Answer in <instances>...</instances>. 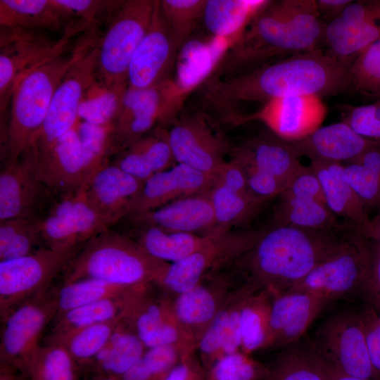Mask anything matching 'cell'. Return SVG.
Segmentation results:
<instances>
[{"label": "cell", "mask_w": 380, "mask_h": 380, "mask_svg": "<svg viewBox=\"0 0 380 380\" xmlns=\"http://www.w3.org/2000/svg\"><path fill=\"white\" fill-rule=\"evenodd\" d=\"M167 264L149 255L135 239L108 229L82 245L63 270V283L92 279L135 286L153 283Z\"/></svg>", "instance_id": "277c9868"}, {"label": "cell", "mask_w": 380, "mask_h": 380, "mask_svg": "<svg viewBox=\"0 0 380 380\" xmlns=\"http://www.w3.org/2000/svg\"><path fill=\"white\" fill-rule=\"evenodd\" d=\"M142 285L124 295L102 299L56 315L49 343L91 325L125 318L134 296Z\"/></svg>", "instance_id": "d6a6232c"}, {"label": "cell", "mask_w": 380, "mask_h": 380, "mask_svg": "<svg viewBox=\"0 0 380 380\" xmlns=\"http://www.w3.org/2000/svg\"><path fill=\"white\" fill-rule=\"evenodd\" d=\"M326 25L317 12L315 0L270 1L218 69L233 77L241 69L277 56L319 49L324 43Z\"/></svg>", "instance_id": "3957f363"}, {"label": "cell", "mask_w": 380, "mask_h": 380, "mask_svg": "<svg viewBox=\"0 0 380 380\" xmlns=\"http://www.w3.org/2000/svg\"><path fill=\"white\" fill-rule=\"evenodd\" d=\"M96 42L87 35L69 54H62L25 76L11 99V110L5 139L7 163L16 161L28 148L34 135L46 119L53 94L68 70Z\"/></svg>", "instance_id": "5b68a950"}, {"label": "cell", "mask_w": 380, "mask_h": 380, "mask_svg": "<svg viewBox=\"0 0 380 380\" xmlns=\"http://www.w3.org/2000/svg\"><path fill=\"white\" fill-rule=\"evenodd\" d=\"M331 301L322 296L305 292H286L274 296L263 350L284 348L299 341Z\"/></svg>", "instance_id": "cb8c5ba5"}, {"label": "cell", "mask_w": 380, "mask_h": 380, "mask_svg": "<svg viewBox=\"0 0 380 380\" xmlns=\"http://www.w3.org/2000/svg\"><path fill=\"white\" fill-rule=\"evenodd\" d=\"M37 222L44 246L57 250L80 249L112 226L88 203L80 190L63 194Z\"/></svg>", "instance_id": "5bb4252c"}, {"label": "cell", "mask_w": 380, "mask_h": 380, "mask_svg": "<svg viewBox=\"0 0 380 380\" xmlns=\"http://www.w3.org/2000/svg\"><path fill=\"white\" fill-rule=\"evenodd\" d=\"M262 232L218 229L196 251L179 261L168 263L153 284L172 297L186 292L206 275L236 262L254 246Z\"/></svg>", "instance_id": "ba28073f"}, {"label": "cell", "mask_w": 380, "mask_h": 380, "mask_svg": "<svg viewBox=\"0 0 380 380\" xmlns=\"http://www.w3.org/2000/svg\"><path fill=\"white\" fill-rule=\"evenodd\" d=\"M380 39V0L353 1L327 23L324 43L328 53L348 65Z\"/></svg>", "instance_id": "d6986e66"}, {"label": "cell", "mask_w": 380, "mask_h": 380, "mask_svg": "<svg viewBox=\"0 0 380 380\" xmlns=\"http://www.w3.org/2000/svg\"><path fill=\"white\" fill-rule=\"evenodd\" d=\"M372 282L380 291V244L379 243L376 244V248L371 255L370 271L365 286Z\"/></svg>", "instance_id": "94428289"}, {"label": "cell", "mask_w": 380, "mask_h": 380, "mask_svg": "<svg viewBox=\"0 0 380 380\" xmlns=\"http://www.w3.org/2000/svg\"><path fill=\"white\" fill-rule=\"evenodd\" d=\"M352 0H315L320 18L328 23L338 17Z\"/></svg>", "instance_id": "91938a15"}, {"label": "cell", "mask_w": 380, "mask_h": 380, "mask_svg": "<svg viewBox=\"0 0 380 380\" xmlns=\"http://www.w3.org/2000/svg\"><path fill=\"white\" fill-rule=\"evenodd\" d=\"M207 0H162L160 10L179 49L203 19Z\"/></svg>", "instance_id": "c3c4849f"}, {"label": "cell", "mask_w": 380, "mask_h": 380, "mask_svg": "<svg viewBox=\"0 0 380 380\" xmlns=\"http://www.w3.org/2000/svg\"><path fill=\"white\" fill-rule=\"evenodd\" d=\"M280 196L278 224L318 229L343 223L327 205L320 183L310 166H303Z\"/></svg>", "instance_id": "7402d4cb"}, {"label": "cell", "mask_w": 380, "mask_h": 380, "mask_svg": "<svg viewBox=\"0 0 380 380\" xmlns=\"http://www.w3.org/2000/svg\"><path fill=\"white\" fill-rule=\"evenodd\" d=\"M326 107L317 96H289L264 103L251 114L230 115V121L241 124L249 121L263 122L272 132L284 141L300 140L321 127Z\"/></svg>", "instance_id": "ac0fdd59"}, {"label": "cell", "mask_w": 380, "mask_h": 380, "mask_svg": "<svg viewBox=\"0 0 380 380\" xmlns=\"http://www.w3.org/2000/svg\"><path fill=\"white\" fill-rule=\"evenodd\" d=\"M49 291L24 302L1 319L0 357L3 365L25 368L39 346L42 331L58 312Z\"/></svg>", "instance_id": "9a60e30c"}, {"label": "cell", "mask_w": 380, "mask_h": 380, "mask_svg": "<svg viewBox=\"0 0 380 380\" xmlns=\"http://www.w3.org/2000/svg\"><path fill=\"white\" fill-rule=\"evenodd\" d=\"M136 286L127 287L84 279L63 283L54 290L50 289V293L56 303L58 315L90 303L124 295Z\"/></svg>", "instance_id": "7bdbcfd3"}, {"label": "cell", "mask_w": 380, "mask_h": 380, "mask_svg": "<svg viewBox=\"0 0 380 380\" xmlns=\"http://www.w3.org/2000/svg\"><path fill=\"white\" fill-rule=\"evenodd\" d=\"M80 249L43 246L29 255L0 261L1 319L24 302L49 291L53 279Z\"/></svg>", "instance_id": "30bf717a"}, {"label": "cell", "mask_w": 380, "mask_h": 380, "mask_svg": "<svg viewBox=\"0 0 380 380\" xmlns=\"http://www.w3.org/2000/svg\"><path fill=\"white\" fill-rule=\"evenodd\" d=\"M128 82L108 85L97 77L84 92L78 119L98 125H115Z\"/></svg>", "instance_id": "ab89813d"}, {"label": "cell", "mask_w": 380, "mask_h": 380, "mask_svg": "<svg viewBox=\"0 0 380 380\" xmlns=\"http://www.w3.org/2000/svg\"><path fill=\"white\" fill-rule=\"evenodd\" d=\"M230 152L232 158L273 176L285 189L303 167L286 141L274 134L254 137Z\"/></svg>", "instance_id": "4dcf8cb0"}, {"label": "cell", "mask_w": 380, "mask_h": 380, "mask_svg": "<svg viewBox=\"0 0 380 380\" xmlns=\"http://www.w3.org/2000/svg\"><path fill=\"white\" fill-rule=\"evenodd\" d=\"M215 182V175L176 163L144 182L127 217L145 213L177 199L209 191Z\"/></svg>", "instance_id": "d4e9b609"}, {"label": "cell", "mask_w": 380, "mask_h": 380, "mask_svg": "<svg viewBox=\"0 0 380 380\" xmlns=\"http://www.w3.org/2000/svg\"><path fill=\"white\" fill-rule=\"evenodd\" d=\"M363 320L367 350L377 380H380V324L371 310L360 314Z\"/></svg>", "instance_id": "680465c9"}, {"label": "cell", "mask_w": 380, "mask_h": 380, "mask_svg": "<svg viewBox=\"0 0 380 380\" xmlns=\"http://www.w3.org/2000/svg\"><path fill=\"white\" fill-rule=\"evenodd\" d=\"M98 45L91 47L65 73L53 94L44 124L28 148L42 151L74 128L83 95L96 77Z\"/></svg>", "instance_id": "7c38bea8"}, {"label": "cell", "mask_w": 380, "mask_h": 380, "mask_svg": "<svg viewBox=\"0 0 380 380\" xmlns=\"http://www.w3.org/2000/svg\"><path fill=\"white\" fill-rule=\"evenodd\" d=\"M176 163L216 175L227 161L228 144L206 115L201 113L182 116L167 132Z\"/></svg>", "instance_id": "e0dca14e"}, {"label": "cell", "mask_w": 380, "mask_h": 380, "mask_svg": "<svg viewBox=\"0 0 380 380\" xmlns=\"http://www.w3.org/2000/svg\"><path fill=\"white\" fill-rule=\"evenodd\" d=\"M358 229L349 222L318 229L277 224L263 230L236 262L243 270L246 281L276 296L298 284L341 249Z\"/></svg>", "instance_id": "7a4b0ae2"}, {"label": "cell", "mask_w": 380, "mask_h": 380, "mask_svg": "<svg viewBox=\"0 0 380 380\" xmlns=\"http://www.w3.org/2000/svg\"><path fill=\"white\" fill-rule=\"evenodd\" d=\"M236 161L242 167L246 174L248 187L257 198L265 202L280 196L285 190L283 185L273 176L250 165Z\"/></svg>", "instance_id": "9f6ffc18"}, {"label": "cell", "mask_w": 380, "mask_h": 380, "mask_svg": "<svg viewBox=\"0 0 380 380\" xmlns=\"http://www.w3.org/2000/svg\"><path fill=\"white\" fill-rule=\"evenodd\" d=\"M162 380H206V370L197 350L184 355Z\"/></svg>", "instance_id": "6f0895ef"}, {"label": "cell", "mask_w": 380, "mask_h": 380, "mask_svg": "<svg viewBox=\"0 0 380 380\" xmlns=\"http://www.w3.org/2000/svg\"><path fill=\"white\" fill-rule=\"evenodd\" d=\"M136 241L152 257L172 263L201 248L218 229L205 234L168 232L151 226H141Z\"/></svg>", "instance_id": "d590c367"}, {"label": "cell", "mask_w": 380, "mask_h": 380, "mask_svg": "<svg viewBox=\"0 0 380 380\" xmlns=\"http://www.w3.org/2000/svg\"><path fill=\"white\" fill-rule=\"evenodd\" d=\"M69 19L53 0H1V27L60 30Z\"/></svg>", "instance_id": "74e56055"}, {"label": "cell", "mask_w": 380, "mask_h": 380, "mask_svg": "<svg viewBox=\"0 0 380 380\" xmlns=\"http://www.w3.org/2000/svg\"><path fill=\"white\" fill-rule=\"evenodd\" d=\"M75 127L82 153L85 184L99 169L110 163L115 125H98L78 119Z\"/></svg>", "instance_id": "bcb514c9"}, {"label": "cell", "mask_w": 380, "mask_h": 380, "mask_svg": "<svg viewBox=\"0 0 380 380\" xmlns=\"http://www.w3.org/2000/svg\"><path fill=\"white\" fill-rule=\"evenodd\" d=\"M128 148L137 154L153 174L175 165L167 132L162 129L152 135L143 137Z\"/></svg>", "instance_id": "f5cc1de1"}, {"label": "cell", "mask_w": 380, "mask_h": 380, "mask_svg": "<svg viewBox=\"0 0 380 380\" xmlns=\"http://www.w3.org/2000/svg\"><path fill=\"white\" fill-rule=\"evenodd\" d=\"M122 319L91 325L51 343L64 346L77 363L91 362L106 345Z\"/></svg>", "instance_id": "7dc6e473"}, {"label": "cell", "mask_w": 380, "mask_h": 380, "mask_svg": "<svg viewBox=\"0 0 380 380\" xmlns=\"http://www.w3.org/2000/svg\"><path fill=\"white\" fill-rule=\"evenodd\" d=\"M380 99V98H379Z\"/></svg>", "instance_id": "003e7915"}, {"label": "cell", "mask_w": 380, "mask_h": 380, "mask_svg": "<svg viewBox=\"0 0 380 380\" xmlns=\"http://www.w3.org/2000/svg\"><path fill=\"white\" fill-rule=\"evenodd\" d=\"M54 4L69 18H80L82 21L92 25L103 16L114 15L124 1L91 0H53Z\"/></svg>", "instance_id": "db71d44e"}, {"label": "cell", "mask_w": 380, "mask_h": 380, "mask_svg": "<svg viewBox=\"0 0 380 380\" xmlns=\"http://www.w3.org/2000/svg\"><path fill=\"white\" fill-rule=\"evenodd\" d=\"M146 349L124 318L91 363L104 374L119 379L137 362Z\"/></svg>", "instance_id": "8d00e7d4"}, {"label": "cell", "mask_w": 380, "mask_h": 380, "mask_svg": "<svg viewBox=\"0 0 380 380\" xmlns=\"http://www.w3.org/2000/svg\"><path fill=\"white\" fill-rule=\"evenodd\" d=\"M144 182L113 163L99 169L79 190L88 203L111 225L127 216Z\"/></svg>", "instance_id": "4316f807"}, {"label": "cell", "mask_w": 380, "mask_h": 380, "mask_svg": "<svg viewBox=\"0 0 380 380\" xmlns=\"http://www.w3.org/2000/svg\"><path fill=\"white\" fill-rule=\"evenodd\" d=\"M267 0H207L203 21L212 36L241 38Z\"/></svg>", "instance_id": "e575fe53"}, {"label": "cell", "mask_w": 380, "mask_h": 380, "mask_svg": "<svg viewBox=\"0 0 380 380\" xmlns=\"http://www.w3.org/2000/svg\"><path fill=\"white\" fill-rule=\"evenodd\" d=\"M365 240L360 228L341 249L286 292L310 293L332 301L365 286L372 255Z\"/></svg>", "instance_id": "8fae6325"}, {"label": "cell", "mask_w": 380, "mask_h": 380, "mask_svg": "<svg viewBox=\"0 0 380 380\" xmlns=\"http://www.w3.org/2000/svg\"><path fill=\"white\" fill-rule=\"evenodd\" d=\"M239 37L212 36L189 39L179 49L175 77L165 83L167 113L173 118L185 99L206 82L239 40Z\"/></svg>", "instance_id": "4fadbf2b"}, {"label": "cell", "mask_w": 380, "mask_h": 380, "mask_svg": "<svg viewBox=\"0 0 380 380\" xmlns=\"http://www.w3.org/2000/svg\"><path fill=\"white\" fill-rule=\"evenodd\" d=\"M310 167L320 183L329 210L349 223L364 227L369 220L367 209L348 182L343 164L315 160Z\"/></svg>", "instance_id": "1f68e13d"}, {"label": "cell", "mask_w": 380, "mask_h": 380, "mask_svg": "<svg viewBox=\"0 0 380 380\" xmlns=\"http://www.w3.org/2000/svg\"><path fill=\"white\" fill-rule=\"evenodd\" d=\"M343 121L359 134L380 140V99L370 104L352 107Z\"/></svg>", "instance_id": "11a10c76"}, {"label": "cell", "mask_w": 380, "mask_h": 380, "mask_svg": "<svg viewBox=\"0 0 380 380\" xmlns=\"http://www.w3.org/2000/svg\"><path fill=\"white\" fill-rule=\"evenodd\" d=\"M172 300V296L156 284H144L135 293L125 319L146 348L175 345L188 353L196 350L176 320Z\"/></svg>", "instance_id": "2e32d148"}, {"label": "cell", "mask_w": 380, "mask_h": 380, "mask_svg": "<svg viewBox=\"0 0 380 380\" xmlns=\"http://www.w3.org/2000/svg\"><path fill=\"white\" fill-rule=\"evenodd\" d=\"M360 231L365 239H373L380 244V213L369 219V222L360 228Z\"/></svg>", "instance_id": "6125c7cd"}, {"label": "cell", "mask_w": 380, "mask_h": 380, "mask_svg": "<svg viewBox=\"0 0 380 380\" xmlns=\"http://www.w3.org/2000/svg\"><path fill=\"white\" fill-rule=\"evenodd\" d=\"M267 367L262 380H330L333 372L310 341L300 340L284 347Z\"/></svg>", "instance_id": "836d02e7"}, {"label": "cell", "mask_w": 380, "mask_h": 380, "mask_svg": "<svg viewBox=\"0 0 380 380\" xmlns=\"http://www.w3.org/2000/svg\"><path fill=\"white\" fill-rule=\"evenodd\" d=\"M310 341L318 355L337 372L357 378L377 380L360 314L343 309L329 315Z\"/></svg>", "instance_id": "9c48e42d"}, {"label": "cell", "mask_w": 380, "mask_h": 380, "mask_svg": "<svg viewBox=\"0 0 380 380\" xmlns=\"http://www.w3.org/2000/svg\"><path fill=\"white\" fill-rule=\"evenodd\" d=\"M353 92L349 65L320 49L224 80H213L208 99L217 106L261 102L289 96H334Z\"/></svg>", "instance_id": "6da1fadb"}, {"label": "cell", "mask_w": 380, "mask_h": 380, "mask_svg": "<svg viewBox=\"0 0 380 380\" xmlns=\"http://www.w3.org/2000/svg\"><path fill=\"white\" fill-rule=\"evenodd\" d=\"M178 48L163 16L160 1L155 7L150 27L129 63L128 86L146 89L159 85L170 77Z\"/></svg>", "instance_id": "44dd1931"}, {"label": "cell", "mask_w": 380, "mask_h": 380, "mask_svg": "<svg viewBox=\"0 0 380 380\" xmlns=\"http://www.w3.org/2000/svg\"><path fill=\"white\" fill-rule=\"evenodd\" d=\"M298 157H308L310 161L348 163L357 158L380 140L366 138L357 133L344 121L320 127L306 137L288 142Z\"/></svg>", "instance_id": "f1b7e54d"}, {"label": "cell", "mask_w": 380, "mask_h": 380, "mask_svg": "<svg viewBox=\"0 0 380 380\" xmlns=\"http://www.w3.org/2000/svg\"><path fill=\"white\" fill-rule=\"evenodd\" d=\"M274 296L257 289L246 300L241 312V351L247 355L263 350L268 336Z\"/></svg>", "instance_id": "f35d334b"}, {"label": "cell", "mask_w": 380, "mask_h": 380, "mask_svg": "<svg viewBox=\"0 0 380 380\" xmlns=\"http://www.w3.org/2000/svg\"><path fill=\"white\" fill-rule=\"evenodd\" d=\"M87 24L69 25L58 40H51L37 30L1 27L0 109L4 111L12 94L30 72L64 53L71 38Z\"/></svg>", "instance_id": "8992f818"}, {"label": "cell", "mask_w": 380, "mask_h": 380, "mask_svg": "<svg viewBox=\"0 0 380 380\" xmlns=\"http://www.w3.org/2000/svg\"><path fill=\"white\" fill-rule=\"evenodd\" d=\"M215 229L229 231L253 217L264 201L250 192H240L215 183L210 190Z\"/></svg>", "instance_id": "60d3db41"}, {"label": "cell", "mask_w": 380, "mask_h": 380, "mask_svg": "<svg viewBox=\"0 0 380 380\" xmlns=\"http://www.w3.org/2000/svg\"><path fill=\"white\" fill-rule=\"evenodd\" d=\"M37 219L17 217L0 222V261L25 257L45 246Z\"/></svg>", "instance_id": "ee69618b"}, {"label": "cell", "mask_w": 380, "mask_h": 380, "mask_svg": "<svg viewBox=\"0 0 380 380\" xmlns=\"http://www.w3.org/2000/svg\"><path fill=\"white\" fill-rule=\"evenodd\" d=\"M210 190L177 199L130 219L138 227H156L176 232L209 233L215 228Z\"/></svg>", "instance_id": "f546056e"}, {"label": "cell", "mask_w": 380, "mask_h": 380, "mask_svg": "<svg viewBox=\"0 0 380 380\" xmlns=\"http://www.w3.org/2000/svg\"><path fill=\"white\" fill-rule=\"evenodd\" d=\"M267 366L241 351L223 355L206 371V380H262Z\"/></svg>", "instance_id": "816d5d0a"}, {"label": "cell", "mask_w": 380, "mask_h": 380, "mask_svg": "<svg viewBox=\"0 0 380 380\" xmlns=\"http://www.w3.org/2000/svg\"><path fill=\"white\" fill-rule=\"evenodd\" d=\"M165 106L163 82L146 89L128 86L115 122L110 156L127 148L144 137L157 121H163Z\"/></svg>", "instance_id": "484cf974"}, {"label": "cell", "mask_w": 380, "mask_h": 380, "mask_svg": "<svg viewBox=\"0 0 380 380\" xmlns=\"http://www.w3.org/2000/svg\"><path fill=\"white\" fill-rule=\"evenodd\" d=\"M349 75L353 93L380 98V39L354 59L349 66Z\"/></svg>", "instance_id": "f907efd6"}, {"label": "cell", "mask_w": 380, "mask_h": 380, "mask_svg": "<svg viewBox=\"0 0 380 380\" xmlns=\"http://www.w3.org/2000/svg\"><path fill=\"white\" fill-rule=\"evenodd\" d=\"M379 322L380 324V315L378 317Z\"/></svg>", "instance_id": "03108f58"}, {"label": "cell", "mask_w": 380, "mask_h": 380, "mask_svg": "<svg viewBox=\"0 0 380 380\" xmlns=\"http://www.w3.org/2000/svg\"><path fill=\"white\" fill-rule=\"evenodd\" d=\"M155 1H125L98 45L96 77L108 85L128 82L132 58L147 32Z\"/></svg>", "instance_id": "52a82bcc"}, {"label": "cell", "mask_w": 380, "mask_h": 380, "mask_svg": "<svg viewBox=\"0 0 380 380\" xmlns=\"http://www.w3.org/2000/svg\"><path fill=\"white\" fill-rule=\"evenodd\" d=\"M189 353L175 345L147 348L137 362L118 379L162 380L167 372Z\"/></svg>", "instance_id": "681fc988"}, {"label": "cell", "mask_w": 380, "mask_h": 380, "mask_svg": "<svg viewBox=\"0 0 380 380\" xmlns=\"http://www.w3.org/2000/svg\"><path fill=\"white\" fill-rule=\"evenodd\" d=\"M330 380H367L360 378H357L351 376H348L341 372H337L333 369L331 377Z\"/></svg>", "instance_id": "be15d7a7"}, {"label": "cell", "mask_w": 380, "mask_h": 380, "mask_svg": "<svg viewBox=\"0 0 380 380\" xmlns=\"http://www.w3.org/2000/svg\"><path fill=\"white\" fill-rule=\"evenodd\" d=\"M27 149L36 177L49 191L63 195L77 191L84 184V160L75 127L42 151Z\"/></svg>", "instance_id": "603a6c76"}, {"label": "cell", "mask_w": 380, "mask_h": 380, "mask_svg": "<svg viewBox=\"0 0 380 380\" xmlns=\"http://www.w3.org/2000/svg\"><path fill=\"white\" fill-rule=\"evenodd\" d=\"M49 189L36 177L27 149L0 175V222L17 217L38 218L36 211Z\"/></svg>", "instance_id": "83f0119b"}, {"label": "cell", "mask_w": 380, "mask_h": 380, "mask_svg": "<svg viewBox=\"0 0 380 380\" xmlns=\"http://www.w3.org/2000/svg\"><path fill=\"white\" fill-rule=\"evenodd\" d=\"M343 165L348 182L366 209L380 208V143Z\"/></svg>", "instance_id": "b9f144b4"}, {"label": "cell", "mask_w": 380, "mask_h": 380, "mask_svg": "<svg viewBox=\"0 0 380 380\" xmlns=\"http://www.w3.org/2000/svg\"><path fill=\"white\" fill-rule=\"evenodd\" d=\"M96 380H119L118 379H116L115 377H112V376H103L99 379H96Z\"/></svg>", "instance_id": "e7e4bbea"}, {"label": "cell", "mask_w": 380, "mask_h": 380, "mask_svg": "<svg viewBox=\"0 0 380 380\" xmlns=\"http://www.w3.org/2000/svg\"><path fill=\"white\" fill-rule=\"evenodd\" d=\"M228 275H206L190 290L172 297V308L181 329L196 348L203 334L237 286Z\"/></svg>", "instance_id": "ffe728a7"}, {"label": "cell", "mask_w": 380, "mask_h": 380, "mask_svg": "<svg viewBox=\"0 0 380 380\" xmlns=\"http://www.w3.org/2000/svg\"><path fill=\"white\" fill-rule=\"evenodd\" d=\"M76 364L64 346L47 343L38 347L24 369L32 380H76Z\"/></svg>", "instance_id": "f6af8a7d"}]
</instances>
